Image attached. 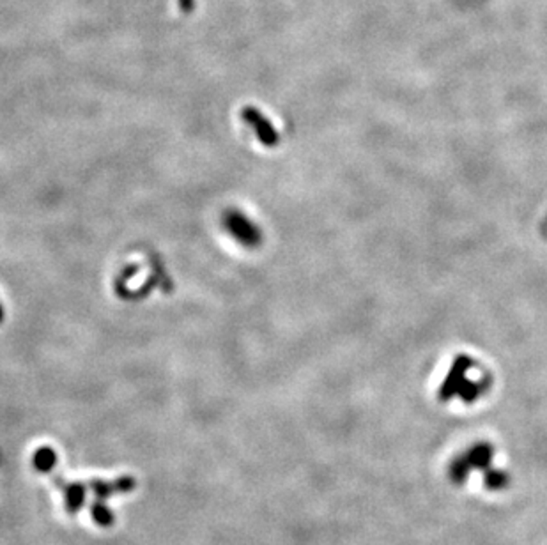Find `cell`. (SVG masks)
I'll return each instance as SVG.
<instances>
[{"instance_id": "cell-6", "label": "cell", "mask_w": 547, "mask_h": 545, "mask_svg": "<svg viewBox=\"0 0 547 545\" xmlns=\"http://www.w3.org/2000/svg\"><path fill=\"white\" fill-rule=\"evenodd\" d=\"M508 481V477L505 473H501V471H489L485 477V486L489 487V489H503L505 486H507Z\"/></svg>"}, {"instance_id": "cell-3", "label": "cell", "mask_w": 547, "mask_h": 545, "mask_svg": "<svg viewBox=\"0 0 547 545\" xmlns=\"http://www.w3.org/2000/svg\"><path fill=\"white\" fill-rule=\"evenodd\" d=\"M243 117H245L246 122H248V124L255 129V133H257V138L262 142V144L268 145V147H273V145H277V142H278L277 131H275L273 124H271L270 120L266 119L261 112H257V110H254V109H246L245 112H243Z\"/></svg>"}, {"instance_id": "cell-4", "label": "cell", "mask_w": 547, "mask_h": 545, "mask_svg": "<svg viewBox=\"0 0 547 545\" xmlns=\"http://www.w3.org/2000/svg\"><path fill=\"white\" fill-rule=\"evenodd\" d=\"M491 455H492V448L489 445H476L461 457V461L466 464L467 469L471 468H487V464L491 462Z\"/></svg>"}, {"instance_id": "cell-2", "label": "cell", "mask_w": 547, "mask_h": 545, "mask_svg": "<svg viewBox=\"0 0 547 545\" xmlns=\"http://www.w3.org/2000/svg\"><path fill=\"white\" fill-rule=\"evenodd\" d=\"M470 367L471 363L467 358H459L457 360L454 369L450 370V376H448L447 382L443 386V397L461 395L463 398H466L464 402H471L482 391V388H479V385L470 379V373H467Z\"/></svg>"}, {"instance_id": "cell-7", "label": "cell", "mask_w": 547, "mask_h": 545, "mask_svg": "<svg viewBox=\"0 0 547 545\" xmlns=\"http://www.w3.org/2000/svg\"><path fill=\"white\" fill-rule=\"evenodd\" d=\"M2 319H4V310H2V306H0V322H2Z\"/></svg>"}, {"instance_id": "cell-5", "label": "cell", "mask_w": 547, "mask_h": 545, "mask_svg": "<svg viewBox=\"0 0 547 545\" xmlns=\"http://www.w3.org/2000/svg\"><path fill=\"white\" fill-rule=\"evenodd\" d=\"M34 461H36L37 468L43 469V471H48V469L57 462V457L55 453H53L50 448H43L36 453V459H34Z\"/></svg>"}, {"instance_id": "cell-1", "label": "cell", "mask_w": 547, "mask_h": 545, "mask_svg": "<svg viewBox=\"0 0 547 545\" xmlns=\"http://www.w3.org/2000/svg\"><path fill=\"white\" fill-rule=\"evenodd\" d=\"M223 227L227 232L238 241L239 245L245 248H257L262 241V232L254 221L246 218L241 211L229 209L223 214Z\"/></svg>"}]
</instances>
